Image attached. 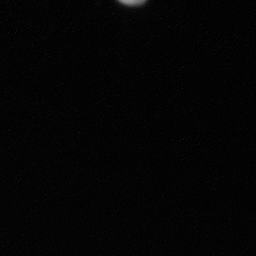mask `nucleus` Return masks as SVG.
I'll return each instance as SVG.
<instances>
[{
    "instance_id": "1",
    "label": "nucleus",
    "mask_w": 256,
    "mask_h": 256,
    "mask_svg": "<svg viewBox=\"0 0 256 256\" xmlns=\"http://www.w3.org/2000/svg\"><path fill=\"white\" fill-rule=\"evenodd\" d=\"M120 2L126 6H140L146 2L147 0H119Z\"/></svg>"
}]
</instances>
